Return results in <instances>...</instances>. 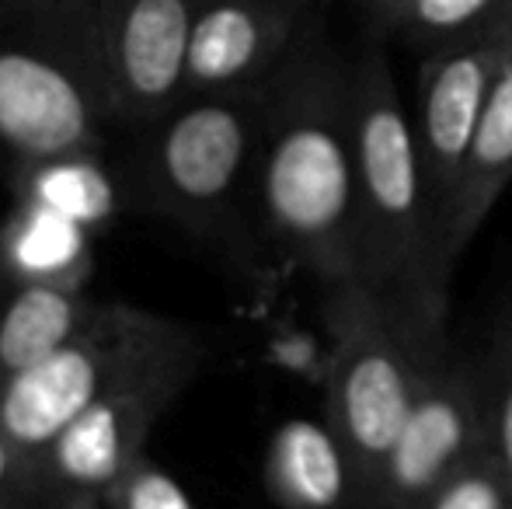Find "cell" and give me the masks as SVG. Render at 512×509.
I'll use <instances>...</instances> for the list:
<instances>
[{"instance_id": "cell-1", "label": "cell", "mask_w": 512, "mask_h": 509, "mask_svg": "<svg viewBox=\"0 0 512 509\" xmlns=\"http://www.w3.org/2000/svg\"><path fill=\"white\" fill-rule=\"evenodd\" d=\"M255 220L265 241L321 290L356 279L352 67L314 35L269 81Z\"/></svg>"}, {"instance_id": "cell-2", "label": "cell", "mask_w": 512, "mask_h": 509, "mask_svg": "<svg viewBox=\"0 0 512 509\" xmlns=\"http://www.w3.org/2000/svg\"><path fill=\"white\" fill-rule=\"evenodd\" d=\"M356 283L384 307L425 370L453 353L450 290L439 283L411 116L391 60L366 46L352 63Z\"/></svg>"}, {"instance_id": "cell-3", "label": "cell", "mask_w": 512, "mask_h": 509, "mask_svg": "<svg viewBox=\"0 0 512 509\" xmlns=\"http://www.w3.org/2000/svg\"><path fill=\"white\" fill-rule=\"evenodd\" d=\"M206 360V335L189 321L122 300H98L95 318L67 346L0 387V422L35 478L49 443L84 408L147 381H196Z\"/></svg>"}, {"instance_id": "cell-4", "label": "cell", "mask_w": 512, "mask_h": 509, "mask_svg": "<svg viewBox=\"0 0 512 509\" xmlns=\"http://www.w3.org/2000/svg\"><path fill=\"white\" fill-rule=\"evenodd\" d=\"M105 126L88 0H0V150L11 164L102 150Z\"/></svg>"}, {"instance_id": "cell-5", "label": "cell", "mask_w": 512, "mask_h": 509, "mask_svg": "<svg viewBox=\"0 0 512 509\" xmlns=\"http://www.w3.org/2000/svg\"><path fill=\"white\" fill-rule=\"evenodd\" d=\"M269 84L185 95L143 126L129 196L196 238H223L255 213Z\"/></svg>"}, {"instance_id": "cell-6", "label": "cell", "mask_w": 512, "mask_h": 509, "mask_svg": "<svg viewBox=\"0 0 512 509\" xmlns=\"http://www.w3.org/2000/svg\"><path fill=\"white\" fill-rule=\"evenodd\" d=\"M321 293L328 332L324 419L352 464L359 509H370L387 457L422 387L425 367L391 325L384 307L356 279Z\"/></svg>"}, {"instance_id": "cell-7", "label": "cell", "mask_w": 512, "mask_h": 509, "mask_svg": "<svg viewBox=\"0 0 512 509\" xmlns=\"http://www.w3.org/2000/svg\"><path fill=\"white\" fill-rule=\"evenodd\" d=\"M199 11L203 0H88L112 123L143 129L182 102Z\"/></svg>"}, {"instance_id": "cell-8", "label": "cell", "mask_w": 512, "mask_h": 509, "mask_svg": "<svg viewBox=\"0 0 512 509\" xmlns=\"http://www.w3.org/2000/svg\"><path fill=\"white\" fill-rule=\"evenodd\" d=\"M509 53L512 49L492 21L485 32L432 49L418 67V105L411 129H415L418 168H422L425 206H429L432 248H439V234H443L467 150Z\"/></svg>"}, {"instance_id": "cell-9", "label": "cell", "mask_w": 512, "mask_h": 509, "mask_svg": "<svg viewBox=\"0 0 512 509\" xmlns=\"http://www.w3.org/2000/svg\"><path fill=\"white\" fill-rule=\"evenodd\" d=\"M485 443L478 356L450 353L425 370L370 509H418Z\"/></svg>"}, {"instance_id": "cell-10", "label": "cell", "mask_w": 512, "mask_h": 509, "mask_svg": "<svg viewBox=\"0 0 512 509\" xmlns=\"http://www.w3.org/2000/svg\"><path fill=\"white\" fill-rule=\"evenodd\" d=\"M192 387L185 377H164L126 387L84 408L49 443L35 468L42 499H102L143 454L154 426Z\"/></svg>"}, {"instance_id": "cell-11", "label": "cell", "mask_w": 512, "mask_h": 509, "mask_svg": "<svg viewBox=\"0 0 512 509\" xmlns=\"http://www.w3.org/2000/svg\"><path fill=\"white\" fill-rule=\"evenodd\" d=\"M314 35V0H203L185 95L265 88Z\"/></svg>"}, {"instance_id": "cell-12", "label": "cell", "mask_w": 512, "mask_h": 509, "mask_svg": "<svg viewBox=\"0 0 512 509\" xmlns=\"http://www.w3.org/2000/svg\"><path fill=\"white\" fill-rule=\"evenodd\" d=\"M512 182V53L502 63L499 77L492 84V95L481 112L478 133L467 150L464 171H460L457 192L446 210V224L439 234L436 269L446 286H453V272L460 265V255L481 231L488 213L502 199V192Z\"/></svg>"}, {"instance_id": "cell-13", "label": "cell", "mask_w": 512, "mask_h": 509, "mask_svg": "<svg viewBox=\"0 0 512 509\" xmlns=\"http://www.w3.org/2000/svg\"><path fill=\"white\" fill-rule=\"evenodd\" d=\"M262 485L279 509H359L356 475L328 419L279 422L265 447Z\"/></svg>"}, {"instance_id": "cell-14", "label": "cell", "mask_w": 512, "mask_h": 509, "mask_svg": "<svg viewBox=\"0 0 512 509\" xmlns=\"http://www.w3.org/2000/svg\"><path fill=\"white\" fill-rule=\"evenodd\" d=\"M0 276L14 283L88 290L95 276V231L32 203L11 199L0 217Z\"/></svg>"}, {"instance_id": "cell-15", "label": "cell", "mask_w": 512, "mask_h": 509, "mask_svg": "<svg viewBox=\"0 0 512 509\" xmlns=\"http://www.w3.org/2000/svg\"><path fill=\"white\" fill-rule=\"evenodd\" d=\"M98 311L88 290L14 283L0 276V387L67 346Z\"/></svg>"}, {"instance_id": "cell-16", "label": "cell", "mask_w": 512, "mask_h": 509, "mask_svg": "<svg viewBox=\"0 0 512 509\" xmlns=\"http://www.w3.org/2000/svg\"><path fill=\"white\" fill-rule=\"evenodd\" d=\"M11 192L18 203L53 210L95 234L112 227L126 203V185L105 161V147L11 164Z\"/></svg>"}, {"instance_id": "cell-17", "label": "cell", "mask_w": 512, "mask_h": 509, "mask_svg": "<svg viewBox=\"0 0 512 509\" xmlns=\"http://www.w3.org/2000/svg\"><path fill=\"white\" fill-rule=\"evenodd\" d=\"M370 25L422 49L450 46L485 32L499 18L502 0H359Z\"/></svg>"}, {"instance_id": "cell-18", "label": "cell", "mask_w": 512, "mask_h": 509, "mask_svg": "<svg viewBox=\"0 0 512 509\" xmlns=\"http://www.w3.org/2000/svg\"><path fill=\"white\" fill-rule=\"evenodd\" d=\"M485 391V426L495 457L512 482V311L495 321L485 353L478 356Z\"/></svg>"}, {"instance_id": "cell-19", "label": "cell", "mask_w": 512, "mask_h": 509, "mask_svg": "<svg viewBox=\"0 0 512 509\" xmlns=\"http://www.w3.org/2000/svg\"><path fill=\"white\" fill-rule=\"evenodd\" d=\"M418 509H512V482L492 443L474 450Z\"/></svg>"}, {"instance_id": "cell-20", "label": "cell", "mask_w": 512, "mask_h": 509, "mask_svg": "<svg viewBox=\"0 0 512 509\" xmlns=\"http://www.w3.org/2000/svg\"><path fill=\"white\" fill-rule=\"evenodd\" d=\"M105 509H199L182 482L168 468L143 454L119 482L102 496Z\"/></svg>"}, {"instance_id": "cell-21", "label": "cell", "mask_w": 512, "mask_h": 509, "mask_svg": "<svg viewBox=\"0 0 512 509\" xmlns=\"http://www.w3.org/2000/svg\"><path fill=\"white\" fill-rule=\"evenodd\" d=\"M28 503H39L32 468L0 422V509H25Z\"/></svg>"}, {"instance_id": "cell-22", "label": "cell", "mask_w": 512, "mask_h": 509, "mask_svg": "<svg viewBox=\"0 0 512 509\" xmlns=\"http://www.w3.org/2000/svg\"><path fill=\"white\" fill-rule=\"evenodd\" d=\"M42 509H105L102 499H42Z\"/></svg>"}, {"instance_id": "cell-23", "label": "cell", "mask_w": 512, "mask_h": 509, "mask_svg": "<svg viewBox=\"0 0 512 509\" xmlns=\"http://www.w3.org/2000/svg\"><path fill=\"white\" fill-rule=\"evenodd\" d=\"M495 28H499V35L506 39V46L512 49V0H502L499 18H495Z\"/></svg>"}]
</instances>
